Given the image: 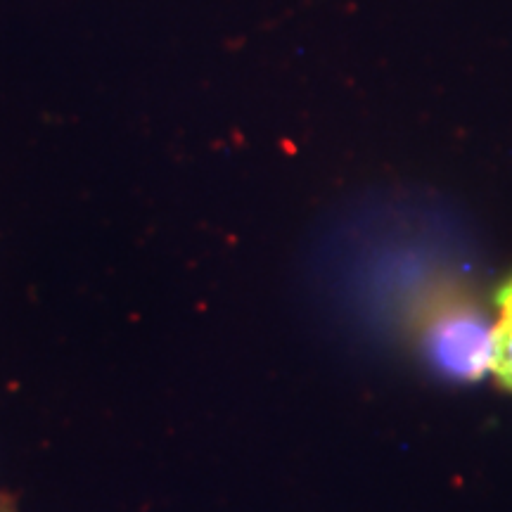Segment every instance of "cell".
<instances>
[{"mask_svg": "<svg viewBox=\"0 0 512 512\" xmlns=\"http://www.w3.org/2000/svg\"><path fill=\"white\" fill-rule=\"evenodd\" d=\"M422 344L432 366L448 380H482L494 356V323L477 304L448 297L427 316Z\"/></svg>", "mask_w": 512, "mask_h": 512, "instance_id": "1", "label": "cell"}, {"mask_svg": "<svg viewBox=\"0 0 512 512\" xmlns=\"http://www.w3.org/2000/svg\"><path fill=\"white\" fill-rule=\"evenodd\" d=\"M489 373L505 392H512V313H498L494 323V356Z\"/></svg>", "mask_w": 512, "mask_h": 512, "instance_id": "2", "label": "cell"}, {"mask_svg": "<svg viewBox=\"0 0 512 512\" xmlns=\"http://www.w3.org/2000/svg\"><path fill=\"white\" fill-rule=\"evenodd\" d=\"M498 313H512V278L496 294Z\"/></svg>", "mask_w": 512, "mask_h": 512, "instance_id": "3", "label": "cell"}, {"mask_svg": "<svg viewBox=\"0 0 512 512\" xmlns=\"http://www.w3.org/2000/svg\"><path fill=\"white\" fill-rule=\"evenodd\" d=\"M0 512H17V508H15V501H12L10 496L0 494Z\"/></svg>", "mask_w": 512, "mask_h": 512, "instance_id": "4", "label": "cell"}]
</instances>
